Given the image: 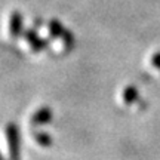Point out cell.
Wrapping results in <instances>:
<instances>
[{
	"instance_id": "cell-1",
	"label": "cell",
	"mask_w": 160,
	"mask_h": 160,
	"mask_svg": "<svg viewBox=\"0 0 160 160\" xmlns=\"http://www.w3.org/2000/svg\"><path fill=\"white\" fill-rule=\"evenodd\" d=\"M6 139H8V148L11 160H21L19 156V132L13 123H8L6 126Z\"/></svg>"
},
{
	"instance_id": "cell-2",
	"label": "cell",
	"mask_w": 160,
	"mask_h": 160,
	"mask_svg": "<svg viewBox=\"0 0 160 160\" xmlns=\"http://www.w3.org/2000/svg\"><path fill=\"white\" fill-rule=\"evenodd\" d=\"M8 33L12 39H17L22 34V15L18 11L11 12L8 21Z\"/></svg>"
},
{
	"instance_id": "cell-3",
	"label": "cell",
	"mask_w": 160,
	"mask_h": 160,
	"mask_svg": "<svg viewBox=\"0 0 160 160\" xmlns=\"http://www.w3.org/2000/svg\"><path fill=\"white\" fill-rule=\"evenodd\" d=\"M24 37H25V40H27V43L30 45V48H31V51L33 52H40L43 51L46 46L49 45V42H46L45 39H42L37 33H36V30H27L25 33H24Z\"/></svg>"
},
{
	"instance_id": "cell-4",
	"label": "cell",
	"mask_w": 160,
	"mask_h": 160,
	"mask_svg": "<svg viewBox=\"0 0 160 160\" xmlns=\"http://www.w3.org/2000/svg\"><path fill=\"white\" fill-rule=\"evenodd\" d=\"M52 120V110L49 107H42L37 111H34V114L30 117V123L31 126H40L49 123Z\"/></svg>"
},
{
	"instance_id": "cell-5",
	"label": "cell",
	"mask_w": 160,
	"mask_h": 160,
	"mask_svg": "<svg viewBox=\"0 0 160 160\" xmlns=\"http://www.w3.org/2000/svg\"><path fill=\"white\" fill-rule=\"evenodd\" d=\"M48 31H49V36H51L52 39H62L64 33H65L67 30L64 28V25L59 22V21L51 19V21L48 22Z\"/></svg>"
},
{
	"instance_id": "cell-6",
	"label": "cell",
	"mask_w": 160,
	"mask_h": 160,
	"mask_svg": "<svg viewBox=\"0 0 160 160\" xmlns=\"http://www.w3.org/2000/svg\"><path fill=\"white\" fill-rule=\"evenodd\" d=\"M138 89L135 88V86H126L125 91L122 92V98H123V101H125V104H133L138 101Z\"/></svg>"
},
{
	"instance_id": "cell-7",
	"label": "cell",
	"mask_w": 160,
	"mask_h": 160,
	"mask_svg": "<svg viewBox=\"0 0 160 160\" xmlns=\"http://www.w3.org/2000/svg\"><path fill=\"white\" fill-rule=\"evenodd\" d=\"M33 138H34V141L39 145H42V147H49L52 144V138L49 133H46V132H36L34 135H33Z\"/></svg>"
},
{
	"instance_id": "cell-8",
	"label": "cell",
	"mask_w": 160,
	"mask_h": 160,
	"mask_svg": "<svg viewBox=\"0 0 160 160\" xmlns=\"http://www.w3.org/2000/svg\"><path fill=\"white\" fill-rule=\"evenodd\" d=\"M62 46H64V49L65 51H70L73 46H74V36L70 33L68 30L64 33V36H62Z\"/></svg>"
},
{
	"instance_id": "cell-9",
	"label": "cell",
	"mask_w": 160,
	"mask_h": 160,
	"mask_svg": "<svg viewBox=\"0 0 160 160\" xmlns=\"http://www.w3.org/2000/svg\"><path fill=\"white\" fill-rule=\"evenodd\" d=\"M150 61H151V64H153V67H156V68L160 71V52H156V53H153Z\"/></svg>"
},
{
	"instance_id": "cell-10",
	"label": "cell",
	"mask_w": 160,
	"mask_h": 160,
	"mask_svg": "<svg viewBox=\"0 0 160 160\" xmlns=\"http://www.w3.org/2000/svg\"><path fill=\"white\" fill-rule=\"evenodd\" d=\"M0 160H3V156H2V154H0Z\"/></svg>"
}]
</instances>
